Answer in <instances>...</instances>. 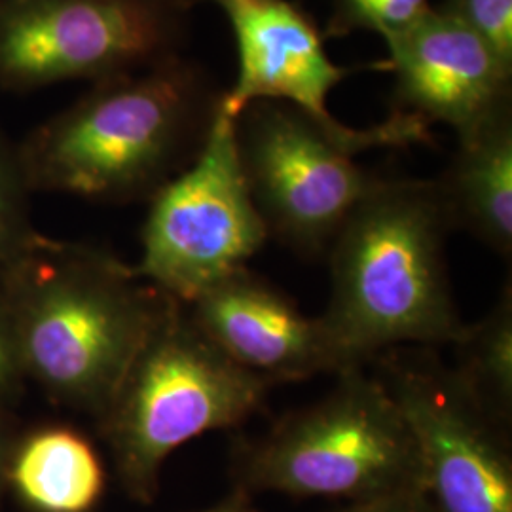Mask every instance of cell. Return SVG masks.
<instances>
[{
  "label": "cell",
  "instance_id": "obj_21",
  "mask_svg": "<svg viewBox=\"0 0 512 512\" xmlns=\"http://www.w3.org/2000/svg\"><path fill=\"white\" fill-rule=\"evenodd\" d=\"M198 512H258L253 503V495L245 492L243 488L234 486L232 492L224 495L215 505H211L209 509H203Z\"/></svg>",
  "mask_w": 512,
  "mask_h": 512
},
{
  "label": "cell",
  "instance_id": "obj_19",
  "mask_svg": "<svg viewBox=\"0 0 512 512\" xmlns=\"http://www.w3.org/2000/svg\"><path fill=\"white\" fill-rule=\"evenodd\" d=\"M334 512H437L423 490L387 495L361 503H349L348 507Z\"/></svg>",
  "mask_w": 512,
  "mask_h": 512
},
{
  "label": "cell",
  "instance_id": "obj_18",
  "mask_svg": "<svg viewBox=\"0 0 512 512\" xmlns=\"http://www.w3.org/2000/svg\"><path fill=\"white\" fill-rule=\"evenodd\" d=\"M440 8L471 29L512 73V0H446Z\"/></svg>",
  "mask_w": 512,
  "mask_h": 512
},
{
  "label": "cell",
  "instance_id": "obj_8",
  "mask_svg": "<svg viewBox=\"0 0 512 512\" xmlns=\"http://www.w3.org/2000/svg\"><path fill=\"white\" fill-rule=\"evenodd\" d=\"M239 164L268 234L304 256L329 251L353 209L378 183L353 160L365 143L332 135L277 101L236 118Z\"/></svg>",
  "mask_w": 512,
  "mask_h": 512
},
{
  "label": "cell",
  "instance_id": "obj_14",
  "mask_svg": "<svg viewBox=\"0 0 512 512\" xmlns=\"http://www.w3.org/2000/svg\"><path fill=\"white\" fill-rule=\"evenodd\" d=\"M6 480L31 511L92 512L105 492V467L84 435L50 427L8 456Z\"/></svg>",
  "mask_w": 512,
  "mask_h": 512
},
{
  "label": "cell",
  "instance_id": "obj_7",
  "mask_svg": "<svg viewBox=\"0 0 512 512\" xmlns=\"http://www.w3.org/2000/svg\"><path fill=\"white\" fill-rule=\"evenodd\" d=\"M192 0H0V88L101 82L179 54Z\"/></svg>",
  "mask_w": 512,
  "mask_h": 512
},
{
  "label": "cell",
  "instance_id": "obj_4",
  "mask_svg": "<svg viewBox=\"0 0 512 512\" xmlns=\"http://www.w3.org/2000/svg\"><path fill=\"white\" fill-rule=\"evenodd\" d=\"M272 385L226 357L173 300L99 416L124 492L150 503L165 459L253 418Z\"/></svg>",
  "mask_w": 512,
  "mask_h": 512
},
{
  "label": "cell",
  "instance_id": "obj_1",
  "mask_svg": "<svg viewBox=\"0 0 512 512\" xmlns=\"http://www.w3.org/2000/svg\"><path fill=\"white\" fill-rule=\"evenodd\" d=\"M222 93L181 54L95 82L19 147L25 184L99 202L152 198L200 154Z\"/></svg>",
  "mask_w": 512,
  "mask_h": 512
},
{
  "label": "cell",
  "instance_id": "obj_12",
  "mask_svg": "<svg viewBox=\"0 0 512 512\" xmlns=\"http://www.w3.org/2000/svg\"><path fill=\"white\" fill-rule=\"evenodd\" d=\"M385 42L387 73L395 76V112L427 126L446 124L461 139L512 107L511 71L440 6Z\"/></svg>",
  "mask_w": 512,
  "mask_h": 512
},
{
  "label": "cell",
  "instance_id": "obj_13",
  "mask_svg": "<svg viewBox=\"0 0 512 512\" xmlns=\"http://www.w3.org/2000/svg\"><path fill=\"white\" fill-rule=\"evenodd\" d=\"M458 143L454 160L435 181L452 230H467L497 255L511 258L512 107Z\"/></svg>",
  "mask_w": 512,
  "mask_h": 512
},
{
  "label": "cell",
  "instance_id": "obj_15",
  "mask_svg": "<svg viewBox=\"0 0 512 512\" xmlns=\"http://www.w3.org/2000/svg\"><path fill=\"white\" fill-rule=\"evenodd\" d=\"M459 382L494 420L512 425V285L501 289L494 308L480 321L465 325L458 340Z\"/></svg>",
  "mask_w": 512,
  "mask_h": 512
},
{
  "label": "cell",
  "instance_id": "obj_5",
  "mask_svg": "<svg viewBox=\"0 0 512 512\" xmlns=\"http://www.w3.org/2000/svg\"><path fill=\"white\" fill-rule=\"evenodd\" d=\"M336 378L317 403L283 416L258 439L239 440L234 486L349 503L423 490L418 444L384 385L365 368Z\"/></svg>",
  "mask_w": 512,
  "mask_h": 512
},
{
  "label": "cell",
  "instance_id": "obj_11",
  "mask_svg": "<svg viewBox=\"0 0 512 512\" xmlns=\"http://www.w3.org/2000/svg\"><path fill=\"white\" fill-rule=\"evenodd\" d=\"M186 308L226 357L270 384L357 368L323 317L304 315L291 296L249 268L228 275Z\"/></svg>",
  "mask_w": 512,
  "mask_h": 512
},
{
  "label": "cell",
  "instance_id": "obj_3",
  "mask_svg": "<svg viewBox=\"0 0 512 512\" xmlns=\"http://www.w3.org/2000/svg\"><path fill=\"white\" fill-rule=\"evenodd\" d=\"M8 264L14 274L2 306L23 374L101 416L173 298L82 245L37 238Z\"/></svg>",
  "mask_w": 512,
  "mask_h": 512
},
{
  "label": "cell",
  "instance_id": "obj_17",
  "mask_svg": "<svg viewBox=\"0 0 512 512\" xmlns=\"http://www.w3.org/2000/svg\"><path fill=\"white\" fill-rule=\"evenodd\" d=\"M27 184L19 167L18 150L8 147L0 133V260L10 262L27 249L37 236L31 232L25 217Z\"/></svg>",
  "mask_w": 512,
  "mask_h": 512
},
{
  "label": "cell",
  "instance_id": "obj_9",
  "mask_svg": "<svg viewBox=\"0 0 512 512\" xmlns=\"http://www.w3.org/2000/svg\"><path fill=\"white\" fill-rule=\"evenodd\" d=\"M370 365L416 439L433 509L512 512L511 427L476 403L435 349H387Z\"/></svg>",
  "mask_w": 512,
  "mask_h": 512
},
{
  "label": "cell",
  "instance_id": "obj_16",
  "mask_svg": "<svg viewBox=\"0 0 512 512\" xmlns=\"http://www.w3.org/2000/svg\"><path fill=\"white\" fill-rule=\"evenodd\" d=\"M327 35L346 37L353 31H370L380 37H395L431 8L429 0H332Z\"/></svg>",
  "mask_w": 512,
  "mask_h": 512
},
{
  "label": "cell",
  "instance_id": "obj_2",
  "mask_svg": "<svg viewBox=\"0 0 512 512\" xmlns=\"http://www.w3.org/2000/svg\"><path fill=\"white\" fill-rule=\"evenodd\" d=\"M452 230L435 181L378 179L330 243L321 315L357 368L393 348L452 346L465 321L452 293Z\"/></svg>",
  "mask_w": 512,
  "mask_h": 512
},
{
  "label": "cell",
  "instance_id": "obj_10",
  "mask_svg": "<svg viewBox=\"0 0 512 512\" xmlns=\"http://www.w3.org/2000/svg\"><path fill=\"white\" fill-rule=\"evenodd\" d=\"M200 2V0H192ZM222 10L238 44V78L222 93L220 110L238 118L256 101H277L306 114L332 135L370 148L429 143V126L416 116L391 112L382 124L353 129L329 110L334 86L355 69L332 63L325 35L293 0H203Z\"/></svg>",
  "mask_w": 512,
  "mask_h": 512
},
{
  "label": "cell",
  "instance_id": "obj_6",
  "mask_svg": "<svg viewBox=\"0 0 512 512\" xmlns=\"http://www.w3.org/2000/svg\"><path fill=\"white\" fill-rule=\"evenodd\" d=\"M268 238L239 164L236 118L219 107L200 154L150 198L133 272L188 306L247 268Z\"/></svg>",
  "mask_w": 512,
  "mask_h": 512
},
{
  "label": "cell",
  "instance_id": "obj_20",
  "mask_svg": "<svg viewBox=\"0 0 512 512\" xmlns=\"http://www.w3.org/2000/svg\"><path fill=\"white\" fill-rule=\"evenodd\" d=\"M18 351L10 329V321L0 300V399L6 397L21 378Z\"/></svg>",
  "mask_w": 512,
  "mask_h": 512
},
{
  "label": "cell",
  "instance_id": "obj_22",
  "mask_svg": "<svg viewBox=\"0 0 512 512\" xmlns=\"http://www.w3.org/2000/svg\"><path fill=\"white\" fill-rule=\"evenodd\" d=\"M8 448H6V442H4V433H2V427H0V486L2 482L6 480V463H8Z\"/></svg>",
  "mask_w": 512,
  "mask_h": 512
}]
</instances>
